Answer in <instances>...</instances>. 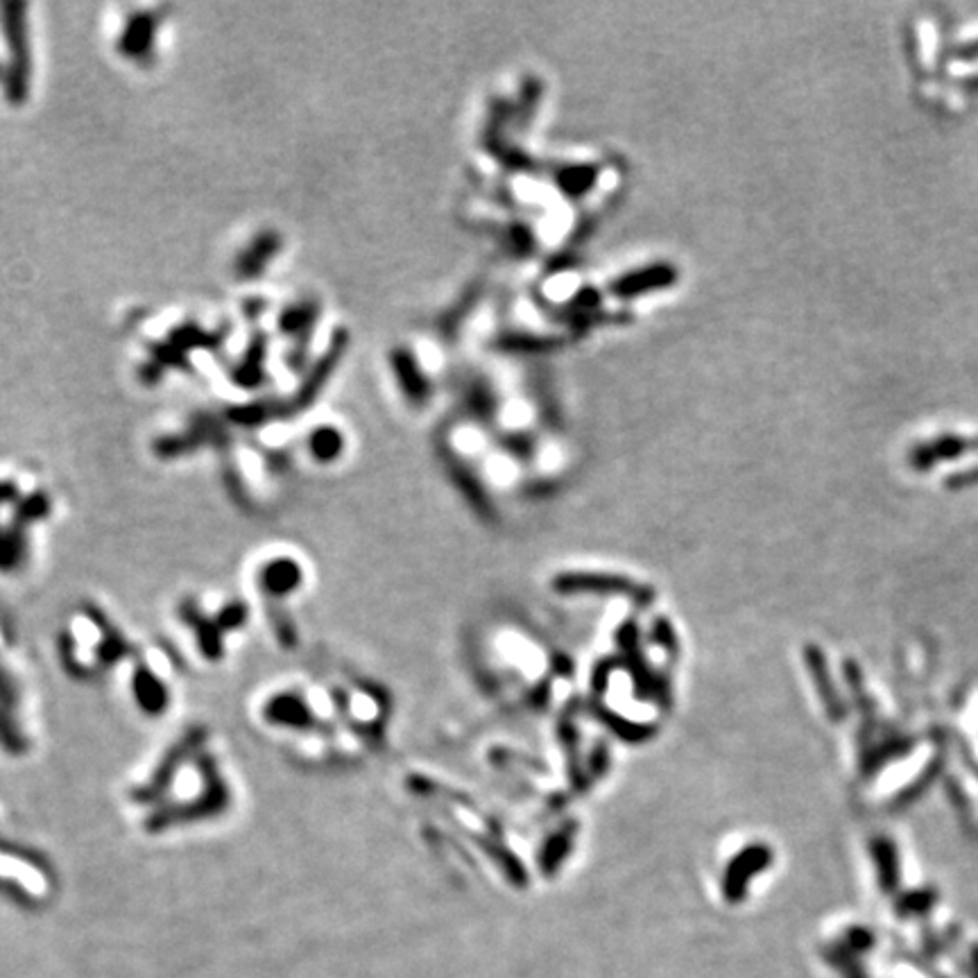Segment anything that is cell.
Here are the masks:
<instances>
[{
	"label": "cell",
	"instance_id": "9",
	"mask_svg": "<svg viewBox=\"0 0 978 978\" xmlns=\"http://www.w3.org/2000/svg\"><path fill=\"white\" fill-rule=\"evenodd\" d=\"M673 282H675V270L668 265H657V267H648L642 272L620 276L618 282L612 286V293L618 297H637V295H644L648 291L664 288Z\"/></svg>",
	"mask_w": 978,
	"mask_h": 978
},
{
	"label": "cell",
	"instance_id": "10",
	"mask_svg": "<svg viewBox=\"0 0 978 978\" xmlns=\"http://www.w3.org/2000/svg\"><path fill=\"white\" fill-rule=\"evenodd\" d=\"M10 838H12V833L6 829V824H3V820H0V857H3V852H6V848L10 845Z\"/></svg>",
	"mask_w": 978,
	"mask_h": 978
},
{
	"label": "cell",
	"instance_id": "7",
	"mask_svg": "<svg viewBox=\"0 0 978 978\" xmlns=\"http://www.w3.org/2000/svg\"><path fill=\"white\" fill-rule=\"evenodd\" d=\"M14 633L0 620V756L19 761L37 747L26 675L14 651Z\"/></svg>",
	"mask_w": 978,
	"mask_h": 978
},
{
	"label": "cell",
	"instance_id": "5",
	"mask_svg": "<svg viewBox=\"0 0 978 978\" xmlns=\"http://www.w3.org/2000/svg\"><path fill=\"white\" fill-rule=\"evenodd\" d=\"M173 618L193 657L216 668L232 657L256 612L247 594L188 591L177 598Z\"/></svg>",
	"mask_w": 978,
	"mask_h": 978
},
{
	"label": "cell",
	"instance_id": "2",
	"mask_svg": "<svg viewBox=\"0 0 978 978\" xmlns=\"http://www.w3.org/2000/svg\"><path fill=\"white\" fill-rule=\"evenodd\" d=\"M252 714L256 727L304 771L346 761L354 750L338 679H278L256 697Z\"/></svg>",
	"mask_w": 978,
	"mask_h": 978
},
{
	"label": "cell",
	"instance_id": "1",
	"mask_svg": "<svg viewBox=\"0 0 978 978\" xmlns=\"http://www.w3.org/2000/svg\"><path fill=\"white\" fill-rule=\"evenodd\" d=\"M123 800L141 835L162 841L232 818L238 789L214 730L190 723L129 782Z\"/></svg>",
	"mask_w": 978,
	"mask_h": 978
},
{
	"label": "cell",
	"instance_id": "11",
	"mask_svg": "<svg viewBox=\"0 0 978 978\" xmlns=\"http://www.w3.org/2000/svg\"><path fill=\"white\" fill-rule=\"evenodd\" d=\"M958 57H965V59H969V57H978V41L967 43L965 48H960V50H958Z\"/></svg>",
	"mask_w": 978,
	"mask_h": 978
},
{
	"label": "cell",
	"instance_id": "3",
	"mask_svg": "<svg viewBox=\"0 0 978 978\" xmlns=\"http://www.w3.org/2000/svg\"><path fill=\"white\" fill-rule=\"evenodd\" d=\"M125 625L98 600H78L68 607L52 635L55 662L61 673L82 686L120 677L138 651Z\"/></svg>",
	"mask_w": 978,
	"mask_h": 978
},
{
	"label": "cell",
	"instance_id": "6",
	"mask_svg": "<svg viewBox=\"0 0 978 978\" xmlns=\"http://www.w3.org/2000/svg\"><path fill=\"white\" fill-rule=\"evenodd\" d=\"M120 679L129 707L146 721H159L175 707L182 659L168 644H141Z\"/></svg>",
	"mask_w": 978,
	"mask_h": 978
},
{
	"label": "cell",
	"instance_id": "4",
	"mask_svg": "<svg viewBox=\"0 0 978 978\" xmlns=\"http://www.w3.org/2000/svg\"><path fill=\"white\" fill-rule=\"evenodd\" d=\"M311 587V565L288 546H272L247 563V596L270 639L284 651L300 646L297 605Z\"/></svg>",
	"mask_w": 978,
	"mask_h": 978
},
{
	"label": "cell",
	"instance_id": "8",
	"mask_svg": "<svg viewBox=\"0 0 978 978\" xmlns=\"http://www.w3.org/2000/svg\"><path fill=\"white\" fill-rule=\"evenodd\" d=\"M14 485L0 482V580H19L35 567L37 535L48 517V503L19 499Z\"/></svg>",
	"mask_w": 978,
	"mask_h": 978
}]
</instances>
